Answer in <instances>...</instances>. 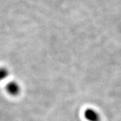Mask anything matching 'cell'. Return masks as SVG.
Returning <instances> with one entry per match:
<instances>
[{
	"label": "cell",
	"instance_id": "cell-2",
	"mask_svg": "<svg viewBox=\"0 0 121 121\" xmlns=\"http://www.w3.org/2000/svg\"><path fill=\"white\" fill-rule=\"evenodd\" d=\"M9 71L6 68H0V82L4 81L8 78Z\"/></svg>",
	"mask_w": 121,
	"mask_h": 121
},
{
	"label": "cell",
	"instance_id": "cell-1",
	"mask_svg": "<svg viewBox=\"0 0 121 121\" xmlns=\"http://www.w3.org/2000/svg\"><path fill=\"white\" fill-rule=\"evenodd\" d=\"M7 92L9 95L15 96L20 92V87L15 82H9L7 83L6 87Z\"/></svg>",
	"mask_w": 121,
	"mask_h": 121
}]
</instances>
